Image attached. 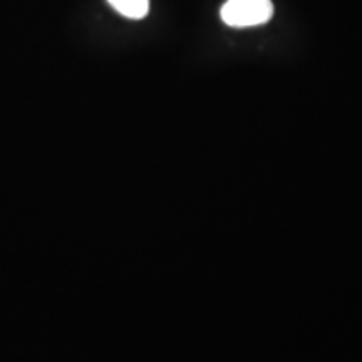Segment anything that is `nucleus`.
<instances>
[{"label": "nucleus", "mask_w": 362, "mask_h": 362, "mask_svg": "<svg viewBox=\"0 0 362 362\" xmlns=\"http://www.w3.org/2000/svg\"><path fill=\"white\" fill-rule=\"evenodd\" d=\"M220 17L226 25L237 29L264 25L274 17V4L272 0H226Z\"/></svg>", "instance_id": "1"}, {"label": "nucleus", "mask_w": 362, "mask_h": 362, "mask_svg": "<svg viewBox=\"0 0 362 362\" xmlns=\"http://www.w3.org/2000/svg\"><path fill=\"white\" fill-rule=\"evenodd\" d=\"M110 6L128 19H144L149 12V0H107Z\"/></svg>", "instance_id": "2"}]
</instances>
